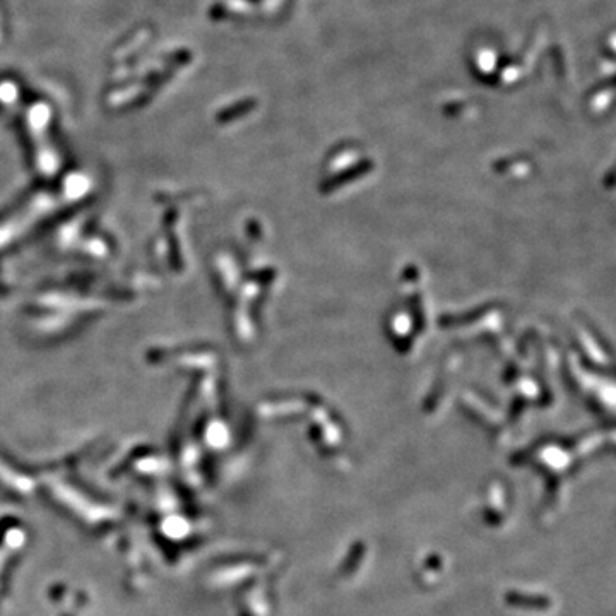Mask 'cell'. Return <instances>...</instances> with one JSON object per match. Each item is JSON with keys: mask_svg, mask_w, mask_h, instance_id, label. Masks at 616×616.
<instances>
[{"mask_svg": "<svg viewBox=\"0 0 616 616\" xmlns=\"http://www.w3.org/2000/svg\"><path fill=\"white\" fill-rule=\"evenodd\" d=\"M507 600L508 604H515L521 608H546L549 604V601L543 600V597H528L522 594H508Z\"/></svg>", "mask_w": 616, "mask_h": 616, "instance_id": "6da1fadb", "label": "cell"}]
</instances>
